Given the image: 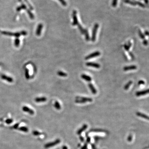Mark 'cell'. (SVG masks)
I'll return each mask as SVG.
<instances>
[{"label":"cell","mask_w":149,"mask_h":149,"mask_svg":"<svg viewBox=\"0 0 149 149\" xmlns=\"http://www.w3.org/2000/svg\"><path fill=\"white\" fill-rule=\"evenodd\" d=\"M99 25L97 23L95 24L93 27L92 34H91V41L92 42H95L96 38V33L97 32Z\"/></svg>","instance_id":"cell-1"},{"label":"cell","mask_w":149,"mask_h":149,"mask_svg":"<svg viewBox=\"0 0 149 149\" xmlns=\"http://www.w3.org/2000/svg\"><path fill=\"white\" fill-rule=\"evenodd\" d=\"M124 2L126 3L129 4L130 5H138L139 6L142 7V8H144L145 5L143 3H142L141 2L138 1H132L130 0H124Z\"/></svg>","instance_id":"cell-2"},{"label":"cell","mask_w":149,"mask_h":149,"mask_svg":"<svg viewBox=\"0 0 149 149\" xmlns=\"http://www.w3.org/2000/svg\"><path fill=\"white\" fill-rule=\"evenodd\" d=\"M2 34H4L5 35L10 36H14L17 38H18L21 35L20 32H16V33H13V32H6V31H0Z\"/></svg>","instance_id":"cell-3"},{"label":"cell","mask_w":149,"mask_h":149,"mask_svg":"<svg viewBox=\"0 0 149 149\" xmlns=\"http://www.w3.org/2000/svg\"><path fill=\"white\" fill-rule=\"evenodd\" d=\"M61 142V140L58 139H56L55 141L53 142H51V143H48L47 144H46L44 146V147L46 148H51L52 147L54 146L55 145H56V144H59Z\"/></svg>","instance_id":"cell-4"},{"label":"cell","mask_w":149,"mask_h":149,"mask_svg":"<svg viewBox=\"0 0 149 149\" xmlns=\"http://www.w3.org/2000/svg\"><path fill=\"white\" fill-rule=\"evenodd\" d=\"M101 54V53L99 51H95L93 53H91V54L85 57V59L86 60L90 59L92 58H95L97 56H99Z\"/></svg>","instance_id":"cell-5"},{"label":"cell","mask_w":149,"mask_h":149,"mask_svg":"<svg viewBox=\"0 0 149 149\" xmlns=\"http://www.w3.org/2000/svg\"><path fill=\"white\" fill-rule=\"evenodd\" d=\"M72 18L73 19L72 23V25H77L79 23V22L77 18V11L76 10H74L72 12Z\"/></svg>","instance_id":"cell-6"},{"label":"cell","mask_w":149,"mask_h":149,"mask_svg":"<svg viewBox=\"0 0 149 149\" xmlns=\"http://www.w3.org/2000/svg\"><path fill=\"white\" fill-rule=\"evenodd\" d=\"M86 65L88 67H94L96 68H99L100 67V65L97 63L93 62H87Z\"/></svg>","instance_id":"cell-7"},{"label":"cell","mask_w":149,"mask_h":149,"mask_svg":"<svg viewBox=\"0 0 149 149\" xmlns=\"http://www.w3.org/2000/svg\"><path fill=\"white\" fill-rule=\"evenodd\" d=\"M149 93V90H144L143 91H137L136 93V95L137 96H140L143 95H147Z\"/></svg>","instance_id":"cell-8"},{"label":"cell","mask_w":149,"mask_h":149,"mask_svg":"<svg viewBox=\"0 0 149 149\" xmlns=\"http://www.w3.org/2000/svg\"><path fill=\"white\" fill-rule=\"evenodd\" d=\"M137 68V67L136 66L131 65V66H125V67H124V70L125 71H127L134 70L136 69Z\"/></svg>","instance_id":"cell-9"},{"label":"cell","mask_w":149,"mask_h":149,"mask_svg":"<svg viewBox=\"0 0 149 149\" xmlns=\"http://www.w3.org/2000/svg\"><path fill=\"white\" fill-rule=\"evenodd\" d=\"M43 28V24H39L37 26V30L36 32V34L38 36L41 35V32H42V29Z\"/></svg>","instance_id":"cell-10"},{"label":"cell","mask_w":149,"mask_h":149,"mask_svg":"<svg viewBox=\"0 0 149 149\" xmlns=\"http://www.w3.org/2000/svg\"><path fill=\"white\" fill-rule=\"evenodd\" d=\"M23 111H24V112H28L29 114H30L31 115H33L34 112V111H33L32 109H31L30 108H29V107H28L27 106H24L23 107Z\"/></svg>","instance_id":"cell-11"},{"label":"cell","mask_w":149,"mask_h":149,"mask_svg":"<svg viewBox=\"0 0 149 149\" xmlns=\"http://www.w3.org/2000/svg\"><path fill=\"white\" fill-rule=\"evenodd\" d=\"M1 77L2 79H3L4 80H6L8 82H13V79L11 77H8L7 75H2L1 76Z\"/></svg>","instance_id":"cell-12"},{"label":"cell","mask_w":149,"mask_h":149,"mask_svg":"<svg viewBox=\"0 0 149 149\" xmlns=\"http://www.w3.org/2000/svg\"><path fill=\"white\" fill-rule=\"evenodd\" d=\"M87 127L88 126L87 124H84V125H83L82 128L77 130V134L79 135H80L87 128Z\"/></svg>","instance_id":"cell-13"},{"label":"cell","mask_w":149,"mask_h":149,"mask_svg":"<svg viewBox=\"0 0 149 149\" xmlns=\"http://www.w3.org/2000/svg\"><path fill=\"white\" fill-rule=\"evenodd\" d=\"M88 87L90 88V89L91 90V92L94 95L96 94V93H97V90L92 84H88Z\"/></svg>","instance_id":"cell-14"},{"label":"cell","mask_w":149,"mask_h":149,"mask_svg":"<svg viewBox=\"0 0 149 149\" xmlns=\"http://www.w3.org/2000/svg\"><path fill=\"white\" fill-rule=\"evenodd\" d=\"M76 99H81L83 101H85L86 102H91L93 101V99L91 98H88V97H79L77 96L76 97Z\"/></svg>","instance_id":"cell-15"},{"label":"cell","mask_w":149,"mask_h":149,"mask_svg":"<svg viewBox=\"0 0 149 149\" xmlns=\"http://www.w3.org/2000/svg\"><path fill=\"white\" fill-rule=\"evenodd\" d=\"M81 77L82 79H83L87 82H89L91 81V77L89 75H85V74H82V75H81Z\"/></svg>","instance_id":"cell-16"},{"label":"cell","mask_w":149,"mask_h":149,"mask_svg":"<svg viewBox=\"0 0 149 149\" xmlns=\"http://www.w3.org/2000/svg\"><path fill=\"white\" fill-rule=\"evenodd\" d=\"M77 25L78 26L79 29V30L80 31V32H81V33L82 34L84 35L85 33V32H87V29H84L82 27L81 25L79 23L77 24Z\"/></svg>","instance_id":"cell-17"},{"label":"cell","mask_w":149,"mask_h":149,"mask_svg":"<svg viewBox=\"0 0 149 149\" xmlns=\"http://www.w3.org/2000/svg\"><path fill=\"white\" fill-rule=\"evenodd\" d=\"M47 98L45 97H37L35 98V101L37 102H45L47 101Z\"/></svg>","instance_id":"cell-18"},{"label":"cell","mask_w":149,"mask_h":149,"mask_svg":"<svg viewBox=\"0 0 149 149\" xmlns=\"http://www.w3.org/2000/svg\"><path fill=\"white\" fill-rule=\"evenodd\" d=\"M136 115H138V116L143 118L144 119H146L147 120H149V117L148 115H146L145 114H144L141 113V112H137L136 113Z\"/></svg>","instance_id":"cell-19"},{"label":"cell","mask_w":149,"mask_h":149,"mask_svg":"<svg viewBox=\"0 0 149 149\" xmlns=\"http://www.w3.org/2000/svg\"><path fill=\"white\" fill-rule=\"evenodd\" d=\"M58 75L61 77H66L67 76V74L65 72H62V71H58L57 72Z\"/></svg>","instance_id":"cell-20"},{"label":"cell","mask_w":149,"mask_h":149,"mask_svg":"<svg viewBox=\"0 0 149 149\" xmlns=\"http://www.w3.org/2000/svg\"><path fill=\"white\" fill-rule=\"evenodd\" d=\"M54 107L57 110H60L61 109V106L59 104V103L58 101H56L54 104Z\"/></svg>","instance_id":"cell-21"},{"label":"cell","mask_w":149,"mask_h":149,"mask_svg":"<svg viewBox=\"0 0 149 149\" xmlns=\"http://www.w3.org/2000/svg\"><path fill=\"white\" fill-rule=\"evenodd\" d=\"M132 83H133V82H132V81H129L125 85L124 87V89H125V90H128L130 86V85H131Z\"/></svg>","instance_id":"cell-22"},{"label":"cell","mask_w":149,"mask_h":149,"mask_svg":"<svg viewBox=\"0 0 149 149\" xmlns=\"http://www.w3.org/2000/svg\"><path fill=\"white\" fill-rule=\"evenodd\" d=\"M19 43H20V40L19 39L17 38L15 39L14 42V46H15L16 47H18L19 46Z\"/></svg>","instance_id":"cell-23"},{"label":"cell","mask_w":149,"mask_h":149,"mask_svg":"<svg viewBox=\"0 0 149 149\" xmlns=\"http://www.w3.org/2000/svg\"><path fill=\"white\" fill-rule=\"evenodd\" d=\"M26 9V7L24 4H22L21 6H20L18 7L17 9H16V10L17 11H20L22 9Z\"/></svg>","instance_id":"cell-24"},{"label":"cell","mask_w":149,"mask_h":149,"mask_svg":"<svg viewBox=\"0 0 149 149\" xmlns=\"http://www.w3.org/2000/svg\"><path fill=\"white\" fill-rule=\"evenodd\" d=\"M18 130H21L22 131L24 132H27L28 131V129L25 127H21L20 128H18Z\"/></svg>","instance_id":"cell-25"},{"label":"cell","mask_w":149,"mask_h":149,"mask_svg":"<svg viewBox=\"0 0 149 149\" xmlns=\"http://www.w3.org/2000/svg\"><path fill=\"white\" fill-rule=\"evenodd\" d=\"M25 75L26 78L29 79L30 78V76L29 74V70L27 69H26L25 71Z\"/></svg>","instance_id":"cell-26"},{"label":"cell","mask_w":149,"mask_h":149,"mask_svg":"<svg viewBox=\"0 0 149 149\" xmlns=\"http://www.w3.org/2000/svg\"><path fill=\"white\" fill-rule=\"evenodd\" d=\"M27 13H28V14L29 15V18H30V19H34V14H32V13L29 10H27Z\"/></svg>","instance_id":"cell-27"},{"label":"cell","mask_w":149,"mask_h":149,"mask_svg":"<svg viewBox=\"0 0 149 149\" xmlns=\"http://www.w3.org/2000/svg\"><path fill=\"white\" fill-rule=\"evenodd\" d=\"M85 35V39L87 41H89L90 40V36L89 34L88 30L86 32H85V34H84Z\"/></svg>","instance_id":"cell-28"},{"label":"cell","mask_w":149,"mask_h":149,"mask_svg":"<svg viewBox=\"0 0 149 149\" xmlns=\"http://www.w3.org/2000/svg\"><path fill=\"white\" fill-rule=\"evenodd\" d=\"M138 34H139V37H140L142 39H144V38H145L144 35L143 34L140 30H139V29L138 30Z\"/></svg>","instance_id":"cell-29"},{"label":"cell","mask_w":149,"mask_h":149,"mask_svg":"<svg viewBox=\"0 0 149 149\" xmlns=\"http://www.w3.org/2000/svg\"><path fill=\"white\" fill-rule=\"evenodd\" d=\"M117 2L118 0H113L112 3V6L114 7H115L117 5Z\"/></svg>","instance_id":"cell-30"},{"label":"cell","mask_w":149,"mask_h":149,"mask_svg":"<svg viewBox=\"0 0 149 149\" xmlns=\"http://www.w3.org/2000/svg\"><path fill=\"white\" fill-rule=\"evenodd\" d=\"M32 133H33V134L34 135H35V136H37V135H41V134H42L40 132H39L36 131V130L32 132Z\"/></svg>","instance_id":"cell-31"},{"label":"cell","mask_w":149,"mask_h":149,"mask_svg":"<svg viewBox=\"0 0 149 149\" xmlns=\"http://www.w3.org/2000/svg\"><path fill=\"white\" fill-rule=\"evenodd\" d=\"M13 121V120L12 119H7L6 120H5V123L7 124H11Z\"/></svg>","instance_id":"cell-32"},{"label":"cell","mask_w":149,"mask_h":149,"mask_svg":"<svg viewBox=\"0 0 149 149\" xmlns=\"http://www.w3.org/2000/svg\"><path fill=\"white\" fill-rule=\"evenodd\" d=\"M61 3L62 4V5H64V6H66L67 5V3H66V1L64 0H59Z\"/></svg>","instance_id":"cell-33"},{"label":"cell","mask_w":149,"mask_h":149,"mask_svg":"<svg viewBox=\"0 0 149 149\" xmlns=\"http://www.w3.org/2000/svg\"><path fill=\"white\" fill-rule=\"evenodd\" d=\"M132 135H130L129 136H128V138H127V140L128 141V142H131L132 141Z\"/></svg>","instance_id":"cell-34"},{"label":"cell","mask_w":149,"mask_h":149,"mask_svg":"<svg viewBox=\"0 0 149 149\" xmlns=\"http://www.w3.org/2000/svg\"><path fill=\"white\" fill-rule=\"evenodd\" d=\"M124 47L125 50L126 51L129 52V49H130V48H129L128 47V46H127L126 44H125V45H124Z\"/></svg>","instance_id":"cell-35"},{"label":"cell","mask_w":149,"mask_h":149,"mask_svg":"<svg viewBox=\"0 0 149 149\" xmlns=\"http://www.w3.org/2000/svg\"><path fill=\"white\" fill-rule=\"evenodd\" d=\"M21 35H26L27 34V32H26L25 31H22L21 32Z\"/></svg>","instance_id":"cell-36"},{"label":"cell","mask_w":149,"mask_h":149,"mask_svg":"<svg viewBox=\"0 0 149 149\" xmlns=\"http://www.w3.org/2000/svg\"><path fill=\"white\" fill-rule=\"evenodd\" d=\"M144 84H145V82H144V81L143 80H139V81L138 82V84L139 85H144Z\"/></svg>","instance_id":"cell-37"},{"label":"cell","mask_w":149,"mask_h":149,"mask_svg":"<svg viewBox=\"0 0 149 149\" xmlns=\"http://www.w3.org/2000/svg\"><path fill=\"white\" fill-rule=\"evenodd\" d=\"M143 43L144 46H147L148 44V41L146 39H144L143 41Z\"/></svg>","instance_id":"cell-38"},{"label":"cell","mask_w":149,"mask_h":149,"mask_svg":"<svg viewBox=\"0 0 149 149\" xmlns=\"http://www.w3.org/2000/svg\"><path fill=\"white\" fill-rule=\"evenodd\" d=\"M87 143H85L83 146L82 147L81 149H87Z\"/></svg>","instance_id":"cell-39"},{"label":"cell","mask_w":149,"mask_h":149,"mask_svg":"<svg viewBox=\"0 0 149 149\" xmlns=\"http://www.w3.org/2000/svg\"><path fill=\"white\" fill-rule=\"evenodd\" d=\"M128 53H129V54L130 55V56L131 57V58L132 59H133V58H134V55H133V53H132L131 52H130V51H129Z\"/></svg>","instance_id":"cell-40"},{"label":"cell","mask_w":149,"mask_h":149,"mask_svg":"<svg viewBox=\"0 0 149 149\" xmlns=\"http://www.w3.org/2000/svg\"><path fill=\"white\" fill-rule=\"evenodd\" d=\"M19 125V123H18V124H15V125L13 126V128H14V129H17V128H18V127Z\"/></svg>","instance_id":"cell-41"},{"label":"cell","mask_w":149,"mask_h":149,"mask_svg":"<svg viewBox=\"0 0 149 149\" xmlns=\"http://www.w3.org/2000/svg\"><path fill=\"white\" fill-rule=\"evenodd\" d=\"M79 138H80V141L81 142H84V141H85V139H84V138L82 136H80L79 137Z\"/></svg>","instance_id":"cell-42"},{"label":"cell","mask_w":149,"mask_h":149,"mask_svg":"<svg viewBox=\"0 0 149 149\" xmlns=\"http://www.w3.org/2000/svg\"><path fill=\"white\" fill-rule=\"evenodd\" d=\"M90 141H91V138L89 137H88L87 138V143H90Z\"/></svg>","instance_id":"cell-43"},{"label":"cell","mask_w":149,"mask_h":149,"mask_svg":"<svg viewBox=\"0 0 149 149\" xmlns=\"http://www.w3.org/2000/svg\"><path fill=\"white\" fill-rule=\"evenodd\" d=\"M144 34L146 36H148L149 35V32H148V31H145L144 32Z\"/></svg>","instance_id":"cell-44"},{"label":"cell","mask_w":149,"mask_h":149,"mask_svg":"<svg viewBox=\"0 0 149 149\" xmlns=\"http://www.w3.org/2000/svg\"><path fill=\"white\" fill-rule=\"evenodd\" d=\"M91 148L92 149H95V146L94 144H91Z\"/></svg>","instance_id":"cell-45"},{"label":"cell","mask_w":149,"mask_h":149,"mask_svg":"<svg viewBox=\"0 0 149 149\" xmlns=\"http://www.w3.org/2000/svg\"><path fill=\"white\" fill-rule=\"evenodd\" d=\"M62 149H68V148L67 146L64 145V146H62Z\"/></svg>","instance_id":"cell-46"},{"label":"cell","mask_w":149,"mask_h":149,"mask_svg":"<svg viewBox=\"0 0 149 149\" xmlns=\"http://www.w3.org/2000/svg\"><path fill=\"white\" fill-rule=\"evenodd\" d=\"M144 0V2H145V3H147V4H148V0Z\"/></svg>","instance_id":"cell-47"},{"label":"cell","mask_w":149,"mask_h":149,"mask_svg":"<svg viewBox=\"0 0 149 149\" xmlns=\"http://www.w3.org/2000/svg\"><path fill=\"white\" fill-rule=\"evenodd\" d=\"M80 145H81V144H78V147H80Z\"/></svg>","instance_id":"cell-48"}]
</instances>
